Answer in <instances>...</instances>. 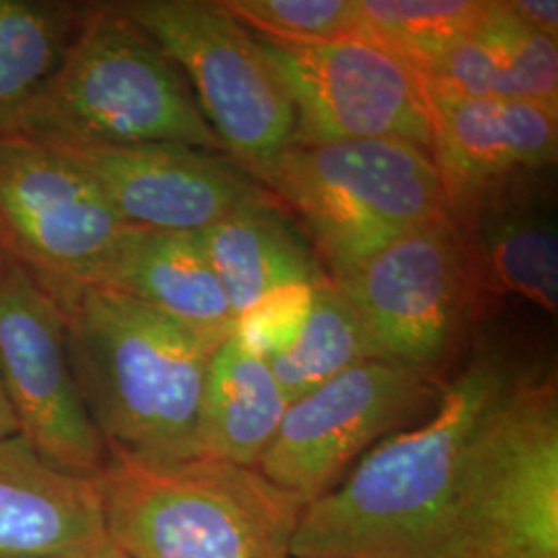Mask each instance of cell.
<instances>
[{"instance_id": "3", "label": "cell", "mask_w": 558, "mask_h": 558, "mask_svg": "<svg viewBox=\"0 0 558 558\" xmlns=\"http://www.w3.org/2000/svg\"><path fill=\"white\" fill-rule=\"evenodd\" d=\"M11 137L46 147L170 143L226 154L179 66L119 2L83 7L57 73Z\"/></svg>"}, {"instance_id": "5", "label": "cell", "mask_w": 558, "mask_h": 558, "mask_svg": "<svg viewBox=\"0 0 558 558\" xmlns=\"http://www.w3.org/2000/svg\"><path fill=\"white\" fill-rule=\"evenodd\" d=\"M255 180L302 223L333 279L447 211L433 154L410 141L292 143Z\"/></svg>"}, {"instance_id": "10", "label": "cell", "mask_w": 558, "mask_h": 558, "mask_svg": "<svg viewBox=\"0 0 558 558\" xmlns=\"http://www.w3.org/2000/svg\"><path fill=\"white\" fill-rule=\"evenodd\" d=\"M129 223L73 161L0 137V251L57 300L94 286Z\"/></svg>"}, {"instance_id": "27", "label": "cell", "mask_w": 558, "mask_h": 558, "mask_svg": "<svg viewBox=\"0 0 558 558\" xmlns=\"http://www.w3.org/2000/svg\"><path fill=\"white\" fill-rule=\"evenodd\" d=\"M104 544V542H101ZM100 546L96 548H89V550H77V553H64V555H52V557H40V558H98L100 557Z\"/></svg>"}, {"instance_id": "21", "label": "cell", "mask_w": 558, "mask_h": 558, "mask_svg": "<svg viewBox=\"0 0 558 558\" xmlns=\"http://www.w3.org/2000/svg\"><path fill=\"white\" fill-rule=\"evenodd\" d=\"M83 7L0 0V137L15 133L25 110L57 73L80 29Z\"/></svg>"}, {"instance_id": "1", "label": "cell", "mask_w": 558, "mask_h": 558, "mask_svg": "<svg viewBox=\"0 0 558 558\" xmlns=\"http://www.w3.org/2000/svg\"><path fill=\"white\" fill-rule=\"evenodd\" d=\"M515 385L505 360L478 354L430 420L377 442L302 507L292 558H445L470 449Z\"/></svg>"}, {"instance_id": "25", "label": "cell", "mask_w": 558, "mask_h": 558, "mask_svg": "<svg viewBox=\"0 0 558 558\" xmlns=\"http://www.w3.org/2000/svg\"><path fill=\"white\" fill-rule=\"evenodd\" d=\"M505 7L523 25L532 27L534 32H538L542 36H548V38L557 40V0H509V2H505Z\"/></svg>"}, {"instance_id": "14", "label": "cell", "mask_w": 558, "mask_h": 558, "mask_svg": "<svg viewBox=\"0 0 558 558\" xmlns=\"http://www.w3.org/2000/svg\"><path fill=\"white\" fill-rule=\"evenodd\" d=\"M424 94L433 122V158L449 216L495 182L555 168L557 106L453 98L426 89Z\"/></svg>"}, {"instance_id": "22", "label": "cell", "mask_w": 558, "mask_h": 558, "mask_svg": "<svg viewBox=\"0 0 558 558\" xmlns=\"http://www.w3.org/2000/svg\"><path fill=\"white\" fill-rule=\"evenodd\" d=\"M366 360L377 359L364 325L331 278L315 288L288 338L265 362L292 403Z\"/></svg>"}, {"instance_id": "9", "label": "cell", "mask_w": 558, "mask_h": 558, "mask_svg": "<svg viewBox=\"0 0 558 558\" xmlns=\"http://www.w3.org/2000/svg\"><path fill=\"white\" fill-rule=\"evenodd\" d=\"M435 371L366 360L292 401L257 472L279 490L317 499L385 435L439 403Z\"/></svg>"}, {"instance_id": "26", "label": "cell", "mask_w": 558, "mask_h": 558, "mask_svg": "<svg viewBox=\"0 0 558 558\" xmlns=\"http://www.w3.org/2000/svg\"><path fill=\"white\" fill-rule=\"evenodd\" d=\"M11 437H20V424L0 379V440L11 439Z\"/></svg>"}, {"instance_id": "28", "label": "cell", "mask_w": 558, "mask_h": 558, "mask_svg": "<svg viewBox=\"0 0 558 558\" xmlns=\"http://www.w3.org/2000/svg\"><path fill=\"white\" fill-rule=\"evenodd\" d=\"M98 558H129L122 550H119L110 539H106L104 544H101L100 548V557Z\"/></svg>"}, {"instance_id": "2", "label": "cell", "mask_w": 558, "mask_h": 558, "mask_svg": "<svg viewBox=\"0 0 558 558\" xmlns=\"http://www.w3.org/2000/svg\"><path fill=\"white\" fill-rule=\"evenodd\" d=\"M59 306L81 398L110 456L145 465L199 459L207 366L220 343L101 286Z\"/></svg>"}, {"instance_id": "16", "label": "cell", "mask_w": 558, "mask_h": 558, "mask_svg": "<svg viewBox=\"0 0 558 558\" xmlns=\"http://www.w3.org/2000/svg\"><path fill=\"white\" fill-rule=\"evenodd\" d=\"M100 476L41 459L21 437L0 440V558H40L106 542Z\"/></svg>"}, {"instance_id": "4", "label": "cell", "mask_w": 558, "mask_h": 558, "mask_svg": "<svg viewBox=\"0 0 558 558\" xmlns=\"http://www.w3.org/2000/svg\"><path fill=\"white\" fill-rule=\"evenodd\" d=\"M100 484L106 536L129 558H292L304 505L255 468L110 456Z\"/></svg>"}, {"instance_id": "29", "label": "cell", "mask_w": 558, "mask_h": 558, "mask_svg": "<svg viewBox=\"0 0 558 558\" xmlns=\"http://www.w3.org/2000/svg\"><path fill=\"white\" fill-rule=\"evenodd\" d=\"M0 259H2V251H0Z\"/></svg>"}, {"instance_id": "18", "label": "cell", "mask_w": 558, "mask_h": 558, "mask_svg": "<svg viewBox=\"0 0 558 558\" xmlns=\"http://www.w3.org/2000/svg\"><path fill=\"white\" fill-rule=\"evenodd\" d=\"M236 320L265 300L329 281L311 240L267 191L199 232Z\"/></svg>"}, {"instance_id": "17", "label": "cell", "mask_w": 558, "mask_h": 558, "mask_svg": "<svg viewBox=\"0 0 558 558\" xmlns=\"http://www.w3.org/2000/svg\"><path fill=\"white\" fill-rule=\"evenodd\" d=\"M94 286L140 300L218 343L236 329L199 232L129 226Z\"/></svg>"}, {"instance_id": "6", "label": "cell", "mask_w": 558, "mask_h": 558, "mask_svg": "<svg viewBox=\"0 0 558 558\" xmlns=\"http://www.w3.org/2000/svg\"><path fill=\"white\" fill-rule=\"evenodd\" d=\"M445 558H558V401L515 385L474 440Z\"/></svg>"}, {"instance_id": "20", "label": "cell", "mask_w": 558, "mask_h": 558, "mask_svg": "<svg viewBox=\"0 0 558 558\" xmlns=\"http://www.w3.org/2000/svg\"><path fill=\"white\" fill-rule=\"evenodd\" d=\"M290 401L267 362L234 333L214 350L201 403V458L257 468Z\"/></svg>"}, {"instance_id": "24", "label": "cell", "mask_w": 558, "mask_h": 558, "mask_svg": "<svg viewBox=\"0 0 558 558\" xmlns=\"http://www.w3.org/2000/svg\"><path fill=\"white\" fill-rule=\"evenodd\" d=\"M221 7L260 38L333 41L360 38L359 0H221Z\"/></svg>"}, {"instance_id": "12", "label": "cell", "mask_w": 558, "mask_h": 558, "mask_svg": "<svg viewBox=\"0 0 558 558\" xmlns=\"http://www.w3.org/2000/svg\"><path fill=\"white\" fill-rule=\"evenodd\" d=\"M0 379L21 439L59 470L100 476L110 451L81 398L62 311L4 253L0 259Z\"/></svg>"}, {"instance_id": "11", "label": "cell", "mask_w": 558, "mask_h": 558, "mask_svg": "<svg viewBox=\"0 0 558 558\" xmlns=\"http://www.w3.org/2000/svg\"><path fill=\"white\" fill-rule=\"evenodd\" d=\"M255 40L294 106V143L401 140L433 154L422 81L379 44Z\"/></svg>"}, {"instance_id": "19", "label": "cell", "mask_w": 558, "mask_h": 558, "mask_svg": "<svg viewBox=\"0 0 558 558\" xmlns=\"http://www.w3.org/2000/svg\"><path fill=\"white\" fill-rule=\"evenodd\" d=\"M422 87L472 100L536 101L558 108L557 40L515 20L505 0L440 59L418 73Z\"/></svg>"}, {"instance_id": "13", "label": "cell", "mask_w": 558, "mask_h": 558, "mask_svg": "<svg viewBox=\"0 0 558 558\" xmlns=\"http://www.w3.org/2000/svg\"><path fill=\"white\" fill-rule=\"evenodd\" d=\"M135 228L201 232L265 191L226 154L170 143L50 147Z\"/></svg>"}, {"instance_id": "23", "label": "cell", "mask_w": 558, "mask_h": 558, "mask_svg": "<svg viewBox=\"0 0 558 558\" xmlns=\"http://www.w3.org/2000/svg\"><path fill=\"white\" fill-rule=\"evenodd\" d=\"M488 9V0H359L360 38L379 44L418 75Z\"/></svg>"}, {"instance_id": "7", "label": "cell", "mask_w": 558, "mask_h": 558, "mask_svg": "<svg viewBox=\"0 0 558 558\" xmlns=\"http://www.w3.org/2000/svg\"><path fill=\"white\" fill-rule=\"evenodd\" d=\"M120 9L179 66L226 154L255 179L296 137V112L259 44L220 2L129 0Z\"/></svg>"}, {"instance_id": "8", "label": "cell", "mask_w": 558, "mask_h": 558, "mask_svg": "<svg viewBox=\"0 0 558 558\" xmlns=\"http://www.w3.org/2000/svg\"><path fill=\"white\" fill-rule=\"evenodd\" d=\"M333 281L359 313L375 359L430 371L447 359L484 300L449 211Z\"/></svg>"}, {"instance_id": "15", "label": "cell", "mask_w": 558, "mask_h": 558, "mask_svg": "<svg viewBox=\"0 0 558 558\" xmlns=\"http://www.w3.org/2000/svg\"><path fill=\"white\" fill-rule=\"evenodd\" d=\"M546 172L495 182L451 218L465 240L482 299L519 296L555 315L557 218Z\"/></svg>"}]
</instances>
